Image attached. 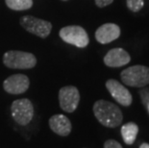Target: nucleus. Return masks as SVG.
I'll return each mask as SVG.
<instances>
[{
	"label": "nucleus",
	"mask_w": 149,
	"mask_h": 148,
	"mask_svg": "<svg viewBox=\"0 0 149 148\" xmlns=\"http://www.w3.org/2000/svg\"><path fill=\"white\" fill-rule=\"evenodd\" d=\"M93 114L100 124L108 128H116L122 123V112L116 104L107 100H97L93 107Z\"/></svg>",
	"instance_id": "f257e3e1"
},
{
	"label": "nucleus",
	"mask_w": 149,
	"mask_h": 148,
	"mask_svg": "<svg viewBox=\"0 0 149 148\" xmlns=\"http://www.w3.org/2000/svg\"><path fill=\"white\" fill-rule=\"evenodd\" d=\"M122 83L133 88H144L149 85V67L137 65L125 68L120 73Z\"/></svg>",
	"instance_id": "f03ea898"
},
{
	"label": "nucleus",
	"mask_w": 149,
	"mask_h": 148,
	"mask_svg": "<svg viewBox=\"0 0 149 148\" xmlns=\"http://www.w3.org/2000/svg\"><path fill=\"white\" fill-rule=\"evenodd\" d=\"M3 63L9 68L29 69L37 65V59L32 53L11 50L3 56Z\"/></svg>",
	"instance_id": "7ed1b4c3"
},
{
	"label": "nucleus",
	"mask_w": 149,
	"mask_h": 148,
	"mask_svg": "<svg viewBox=\"0 0 149 148\" xmlns=\"http://www.w3.org/2000/svg\"><path fill=\"white\" fill-rule=\"evenodd\" d=\"M59 35L65 42L79 47V48H85L90 42L87 31L78 25H71V26L62 28L60 30Z\"/></svg>",
	"instance_id": "20e7f679"
},
{
	"label": "nucleus",
	"mask_w": 149,
	"mask_h": 148,
	"mask_svg": "<svg viewBox=\"0 0 149 148\" xmlns=\"http://www.w3.org/2000/svg\"><path fill=\"white\" fill-rule=\"evenodd\" d=\"M12 116L19 125L29 124L34 116V107L32 102L27 98L15 100L11 106Z\"/></svg>",
	"instance_id": "39448f33"
},
{
	"label": "nucleus",
	"mask_w": 149,
	"mask_h": 148,
	"mask_svg": "<svg viewBox=\"0 0 149 148\" xmlns=\"http://www.w3.org/2000/svg\"><path fill=\"white\" fill-rule=\"evenodd\" d=\"M20 24L27 32L44 39L48 37L52 30V24L49 21L37 18L32 15H24L20 18Z\"/></svg>",
	"instance_id": "423d86ee"
},
{
	"label": "nucleus",
	"mask_w": 149,
	"mask_h": 148,
	"mask_svg": "<svg viewBox=\"0 0 149 148\" xmlns=\"http://www.w3.org/2000/svg\"><path fill=\"white\" fill-rule=\"evenodd\" d=\"M60 107L65 113H73L80 102V93L76 87L65 86L59 91Z\"/></svg>",
	"instance_id": "0eeeda50"
},
{
	"label": "nucleus",
	"mask_w": 149,
	"mask_h": 148,
	"mask_svg": "<svg viewBox=\"0 0 149 148\" xmlns=\"http://www.w3.org/2000/svg\"><path fill=\"white\" fill-rule=\"evenodd\" d=\"M106 88L113 98L120 105L129 107L132 104L133 97L131 92L118 81L109 79L106 82Z\"/></svg>",
	"instance_id": "6e6552de"
},
{
	"label": "nucleus",
	"mask_w": 149,
	"mask_h": 148,
	"mask_svg": "<svg viewBox=\"0 0 149 148\" xmlns=\"http://www.w3.org/2000/svg\"><path fill=\"white\" fill-rule=\"evenodd\" d=\"M30 86V80L24 74H14L3 82L5 91L10 94L24 93Z\"/></svg>",
	"instance_id": "1a4fd4ad"
},
{
	"label": "nucleus",
	"mask_w": 149,
	"mask_h": 148,
	"mask_svg": "<svg viewBox=\"0 0 149 148\" xmlns=\"http://www.w3.org/2000/svg\"><path fill=\"white\" fill-rule=\"evenodd\" d=\"M131 61V56L123 48H113L108 51L104 57V64L109 67H120Z\"/></svg>",
	"instance_id": "9d476101"
},
{
	"label": "nucleus",
	"mask_w": 149,
	"mask_h": 148,
	"mask_svg": "<svg viewBox=\"0 0 149 148\" xmlns=\"http://www.w3.org/2000/svg\"><path fill=\"white\" fill-rule=\"evenodd\" d=\"M120 36V28L115 23L103 24L95 31V39L101 44H107L117 40Z\"/></svg>",
	"instance_id": "9b49d317"
},
{
	"label": "nucleus",
	"mask_w": 149,
	"mask_h": 148,
	"mask_svg": "<svg viewBox=\"0 0 149 148\" xmlns=\"http://www.w3.org/2000/svg\"><path fill=\"white\" fill-rule=\"evenodd\" d=\"M50 129L55 134L62 137H66L71 132V122L68 116L64 115H54L48 121Z\"/></svg>",
	"instance_id": "f8f14e48"
},
{
	"label": "nucleus",
	"mask_w": 149,
	"mask_h": 148,
	"mask_svg": "<svg viewBox=\"0 0 149 148\" xmlns=\"http://www.w3.org/2000/svg\"><path fill=\"white\" fill-rule=\"evenodd\" d=\"M139 133V126L135 122H128L121 127V137L124 142L128 145H132L135 142Z\"/></svg>",
	"instance_id": "ddd939ff"
},
{
	"label": "nucleus",
	"mask_w": 149,
	"mask_h": 148,
	"mask_svg": "<svg viewBox=\"0 0 149 148\" xmlns=\"http://www.w3.org/2000/svg\"><path fill=\"white\" fill-rule=\"evenodd\" d=\"M5 3L12 10L24 11L32 8L33 0H5Z\"/></svg>",
	"instance_id": "4468645a"
},
{
	"label": "nucleus",
	"mask_w": 149,
	"mask_h": 148,
	"mask_svg": "<svg viewBox=\"0 0 149 148\" xmlns=\"http://www.w3.org/2000/svg\"><path fill=\"white\" fill-rule=\"evenodd\" d=\"M127 8L133 13H138L143 8L144 0H126Z\"/></svg>",
	"instance_id": "2eb2a0df"
},
{
	"label": "nucleus",
	"mask_w": 149,
	"mask_h": 148,
	"mask_svg": "<svg viewBox=\"0 0 149 148\" xmlns=\"http://www.w3.org/2000/svg\"><path fill=\"white\" fill-rule=\"evenodd\" d=\"M139 93L141 98L142 104L146 107V105L149 103V88H143L139 91Z\"/></svg>",
	"instance_id": "dca6fc26"
},
{
	"label": "nucleus",
	"mask_w": 149,
	"mask_h": 148,
	"mask_svg": "<svg viewBox=\"0 0 149 148\" xmlns=\"http://www.w3.org/2000/svg\"><path fill=\"white\" fill-rule=\"evenodd\" d=\"M104 148H123L118 141L115 140H107L104 142Z\"/></svg>",
	"instance_id": "f3484780"
},
{
	"label": "nucleus",
	"mask_w": 149,
	"mask_h": 148,
	"mask_svg": "<svg viewBox=\"0 0 149 148\" xmlns=\"http://www.w3.org/2000/svg\"><path fill=\"white\" fill-rule=\"evenodd\" d=\"M113 0H95V4L97 7L99 8H104L109 6L110 4H112Z\"/></svg>",
	"instance_id": "a211bd4d"
},
{
	"label": "nucleus",
	"mask_w": 149,
	"mask_h": 148,
	"mask_svg": "<svg viewBox=\"0 0 149 148\" xmlns=\"http://www.w3.org/2000/svg\"><path fill=\"white\" fill-rule=\"evenodd\" d=\"M139 148H149V144L146 143V142H143L141 144V146H139Z\"/></svg>",
	"instance_id": "6ab92c4d"
},
{
	"label": "nucleus",
	"mask_w": 149,
	"mask_h": 148,
	"mask_svg": "<svg viewBox=\"0 0 149 148\" xmlns=\"http://www.w3.org/2000/svg\"><path fill=\"white\" fill-rule=\"evenodd\" d=\"M146 109H147V112H148V114H149V103L146 105Z\"/></svg>",
	"instance_id": "aec40b11"
},
{
	"label": "nucleus",
	"mask_w": 149,
	"mask_h": 148,
	"mask_svg": "<svg viewBox=\"0 0 149 148\" xmlns=\"http://www.w3.org/2000/svg\"><path fill=\"white\" fill-rule=\"evenodd\" d=\"M64 1H66V0H64Z\"/></svg>",
	"instance_id": "412c9836"
}]
</instances>
